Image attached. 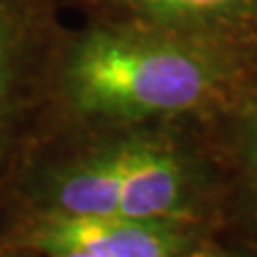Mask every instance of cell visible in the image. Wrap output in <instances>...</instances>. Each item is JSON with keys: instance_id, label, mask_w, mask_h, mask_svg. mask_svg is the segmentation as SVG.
Returning a JSON list of instances; mask_svg holds the SVG:
<instances>
[{"instance_id": "obj_7", "label": "cell", "mask_w": 257, "mask_h": 257, "mask_svg": "<svg viewBox=\"0 0 257 257\" xmlns=\"http://www.w3.org/2000/svg\"><path fill=\"white\" fill-rule=\"evenodd\" d=\"M210 257H253V255H248L244 251H240V248H234V246H229V244H225L219 240V244L214 246Z\"/></svg>"}, {"instance_id": "obj_3", "label": "cell", "mask_w": 257, "mask_h": 257, "mask_svg": "<svg viewBox=\"0 0 257 257\" xmlns=\"http://www.w3.org/2000/svg\"><path fill=\"white\" fill-rule=\"evenodd\" d=\"M64 15L62 0H0V189L45 114Z\"/></svg>"}, {"instance_id": "obj_8", "label": "cell", "mask_w": 257, "mask_h": 257, "mask_svg": "<svg viewBox=\"0 0 257 257\" xmlns=\"http://www.w3.org/2000/svg\"><path fill=\"white\" fill-rule=\"evenodd\" d=\"M13 257H92V255L79 253V251H54V253H24V255H13Z\"/></svg>"}, {"instance_id": "obj_5", "label": "cell", "mask_w": 257, "mask_h": 257, "mask_svg": "<svg viewBox=\"0 0 257 257\" xmlns=\"http://www.w3.org/2000/svg\"><path fill=\"white\" fill-rule=\"evenodd\" d=\"M202 124L221 178L219 240L257 257V77Z\"/></svg>"}, {"instance_id": "obj_9", "label": "cell", "mask_w": 257, "mask_h": 257, "mask_svg": "<svg viewBox=\"0 0 257 257\" xmlns=\"http://www.w3.org/2000/svg\"><path fill=\"white\" fill-rule=\"evenodd\" d=\"M0 257H9V251H7V246L3 242V238H0Z\"/></svg>"}, {"instance_id": "obj_2", "label": "cell", "mask_w": 257, "mask_h": 257, "mask_svg": "<svg viewBox=\"0 0 257 257\" xmlns=\"http://www.w3.org/2000/svg\"><path fill=\"white\" fill-rule=\"evenodd\" d=\"M255 77L257 43L77 20L62 32L45 114L202 122Z\"/></svg>"}, {"instance_id": "obj_4", "label": "cell", "mask_w": 257, "mask_h": 257, "mask_svg": "<svg viewBox=\"0 0 257 257\" xmlns=\"http://www.w3.org/2000/svg\"><path fill=\"white\" fill-rule=\"evenodd\" d=\"M9 257L79 251L92 257H210L219 236L206 227L118 216H32L0 223Z\"/></svg>"}, {"instance_id": "obj_6", "label": "cell", "mask_w": 257, "mask_h": 257, "mask_svg": "<svg viewBox=\"0 0 257 257\" xmlns=\"http://www.w3.org/2000/svg\"><path fill=\"white\" fill-rule=\"evenodd\" d=\"M77 20L257 43V0H62Z\"/></svg>"}, {"instance_id": "obj_1", "label": "cell", "mask_w": 257, "mask_h": 257, "mask_svg": "<svg viewBox=\"0 0 257 257\" xmlns=\"http://www.w3.org/2000/svg\"><path fill=\"white\" fill-rule=\"evenodd\" d=\"M221 178L202 122L45 114L0 189V223L118 216L219 236Z\"/></svg>"}]
</instances>
